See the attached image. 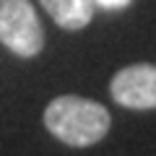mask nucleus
<instances>
[{"label": "nucleus", "mask_w": 156, "mask_h": 156, "mask_svg": "<svg viewBox=\"0 0 156 156\" xmlns=\"http://www.w3.org/2000/svg\"><path fill=\"white\" fill-rule=\"evenodd\" d=\"M99 8H107V11H120V8H128L133 0H94Z\"/></svg>", "instance_id": "nucleus-5"}, {"label": "nucleus", "mask_w": 156, "mask_h": 156, "mask_svg": "<svg viewBox=\"0 0 156 156\" xmlns=\"http://www.w3.org/2000/svg\"><path fill=\"white\" fill-rule=\"evenodd\" d=\"M44 128L73 148L94 146L109 133L112 115L104 104L78 94L57 96L44 109Z\"/></svg>", "instance_id": "nucleus-1"}, {"label": "nucleus", "mask_w": 156, "mask_h": 156, "mask_svg": "<svg viewBox=\"0 0 156 156\" xmlns=\"http://www.w3.org/2000/svg\"><path fill=\"white\" fill-rule=\"evenodd\" d=\"M39 3L65 31H81L83 26L91 23L96 13L94 0H39Z\"/></svg>", "instance_id": "nucleus-4"}, {"label": "nucleus", "mask_w": 156, "mask_h": 156, "mask_svg": "<svg viewBox=\"0 0 156 156\" xmlns=\"http://www.w3.org/2000/svg\"><path fill=\"white\" fill-rule=\"evenodd\" d=\"M0 42L18 57L42 52L44 29L29 0H0Z\"/></svg>", "instance_id": "nucleus-2"}, {"label": "nucleus", "mask_w": 156, "mask_h": 156, "mask_svg": "<svg viewBox=\"0 0 156 156\" xmlns=\"http://www.w3.org/2000/svg\"><path fill=\"white\" fill-rule=\"evenodd\" d=\"M109 94L120 107L128 109H156V65L135 62L117 70L109 83Z\"/></svg>", "instance_id": "nucleus-3"}]
</instances>
